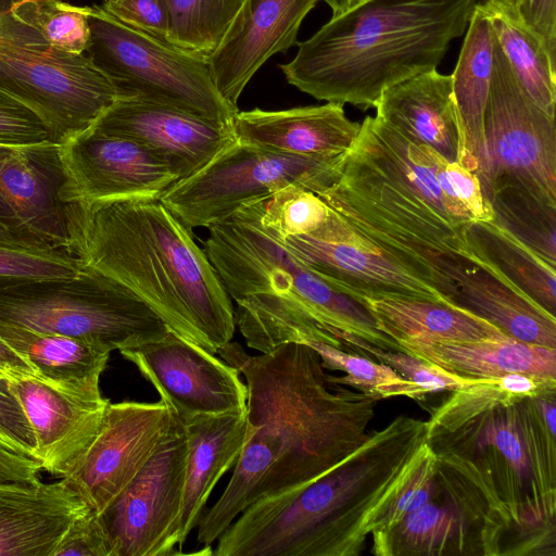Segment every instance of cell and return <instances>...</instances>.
<instances>
[{
	"instance_id": "obj_1",
	"label": "cell",
	"mask_w": 556,
	"mask_h": 556,
	"mask_svg": "<svg viewBox=\"0 0 556 556\" xmlns=\"http://www.w3.org/2000/svg\"><path fill=\"white\" fill-rule=\"evenodd\" d=\"M218 353L245 380L247 439L225 491L198 523L204 547L252 503L314 481L359 447L379 401L332 382L306 344L249 356L229 342Z\"/></svg>"
},
{
	"instance_id": "obj_2",
	"label": "cell",
	"mask_w": 556,
	"mask_h": 556,
	"mask_svg": "<svg viewBox=\"0 0 556 556\" xmlns=\"http://www.w3.org/2000/svg\"><path fill=\"white\" fill-rule=\"evenodd\" d=\"M555 395L493 409L428 441L440 493L465 522L473 554L555 551Z\"/></svg>"
},
{
	"instance_id": "obj_3",
	"label": "cell",
	"mask_w": 556,
	"mask_h": 556,
	"mask_svg": "<svg viewBox=\"0 0 556 556\" xmlns=\"http://www.w3.org/2000/svg\"><path fill=\"white\" fill-rule=\"evenodd\" d=\"M434 167L431 148L368 115L318 195L379 252L450 299L457 273L475 263L466 240L475 220L443 191Z\"/></svg>"
},
{
	"instance_id": "obj_4",
	"label": "cell",
	"mask_w": 556,
	"mask_h": 556,
	"mask_svg": "<svg viewBox=\"0 0 556 556\" xmlns=\"http://www.w3.org/2000/svg\"><path fill=\"white\" fill-rule=\"evenodd\" d=\"M427 420L397 416L329 471L248 506L216 556H356L425 456Z\"/></svg>"
},
{
	"instance_id": "obj_5",
	"label": "cell",
	"mask_w": 556,
	"mask_h": 556,
	"mask_svg": "<svg viewBox=\"0 0 556 556\" xmlns=\"http://www.w3.org/2000/svg\"><path fill=\"white\" fill-rule=\"evenodd\" d=\"M71 251L129 289L167 327L218 353L233 336L230 296L185 225L159 200L75 201Z\"/></svg>"
},
{
	"instance_id": "obj_6",
	"label": "cell",
	"mask_w": 556,
	"mask_h": 556,
	"mask_svg": "<svg viewBox=\"0 0 556 556\" xmlns=\"http://www.w3.org/2000/svg\"><path fill=\"white\" fill-rule=\"evenodd\" d=\"M477 0H359L334 14L294 58L287 81L317 100L375 108L382 92L437 70Z\"/></svg>"
},
{
	"instance_id": "obj_7",
	"label": "cell",
	"mask_w": 556,
	"mask_h": 556,
	"mask_svg": "<svg viewBox=\"0 0 556 556\" xmlns=\"http://www.w3.org/2000/svg\"><path fill=\"white\" fill-rule=\"evenodd\" d=\"M0 89L35 111L59 144L86 131L117 100L84 54L52 48L35 20V0L0 7Z\"/></svg>"
},
{
	"instance_id": "obj_8",
	"label": "cell",
	"mask_w": 556,
	"mask_h": 556,
	"mask_svg": "<svg viewBox=\"0 0 556 556\" xmlns=\"http://www.w3.org/2000/svg\"><path fill=\"white\" fill-rule=\"evenodd\" d=\"M0 323L112 351L163 338L169 328L119 282L87 267L74 277L0 285Z\"/></svg>"
},
{
	"instance_id": "obj_9",
	"label": "cell",
	"mask_w": 556,
	"mask_h": 556,
	"mask_svg": "<svg viewBox=\"0 0 556 556\" xmlns=\"http://www.w3.org/2000/svg\"><path fill=\"white\" fill-rule=\"evenodd\" d=\"M89 26L85 54L111 81L117 99L232 123L238 106L218 93L203 58L121 23L100 5L91 7Z\"/></svg>"
},
{
	"instance_id": "obj_10",
	"label": "cell",
	"mask_w": 556,
	"mask_h": 556,
	"mask_svg": "<svg viewBox=\"0 0 556 556\" xmlns=\"http://www.w3.org/2000/svg\"><path fill=\"white\" fill-rule=\"evenodd\" d=\"M204 252L236 302L253 295L280 296L332 326L349 321L355 313L354 300L333 289L261 226L251 203L208 227Z\"/></svg>"
},
{
	"instance_id": "obj_11",
	"label": "cell",
	"mask_w": 556,
	"mask_h": 556,
	"mask_svg": "<svg viewBox=\"0 0 556 556\" xmlns=\"http://www.w3.org/2000/svg\"><path fill=\"white\" fill-rule=\"evenodd\" d=\"M342 156L281 154L237 141L160 201L189 231L208 228L290 185L320 193L334 181Z\"/></svg>"
},
{
	"instance_id": "obj_12",
	"label": "cell",
	"mask_w": 556,
	"mask_h": 556,
	"mask_svg": "<svg viewBox=\"0 0 556 556\" xmlns=\"http://www.w3.org/2000/svg\"><path fill=\"white\" fill-rule=\"evenodd\" d=\"M483 135L476 175L486 201L495 190L513 186L556 205L555 117L523 91L496 38Z\"/></svg>"
},
{
	"instance_id": "obj_13",
	"label": "cell",
	"mask_w": 556,
	"mask_h": 556,
	"mask_svg": "<svg viewBox=\"0 0 556 556\" xmlns=\"http://www.w3.org/2000/svg\"><path fill=\"white\" fill-rule=\"evenodd\" d=\"M188 451L184 424L175 416L147 463L99 514L111 556L175 554L174 529L181 508Z\"/></svg>"
},
{
	"instance_id": "obj_14",
	"label": "cell",
	"mask_w": 556,
	"mask_h": 556,
	"mask_svg": "<svg viewBox=\"0 0 556 556\" xmlns=\"http://www.w3.org/2000/svg\"><path fill=\"white\" fill-rule=\"evenodd\" d=\"M281 241L333 289L363 306L387 299L454 305L437 285L379 252L332 208L328 222L315 236Z\"/></svg>"
},
{
	"instance_id": "obj_15",
	"label": "cell",
	"mask_w": 556,
	"mask_h": 556,
	"mask_svg": "<svg viewBox=\"0 0 556 556\" xmlns=\"http://www.w3.org/2000/svg\"><path fill=\"white\" fill-rule=\"evenodd\" d=\"M119 353L182 422L247 409L248 388L239 369L170 329L156 341Z\"/></svg>"
},
{
	"instance_id": "obj_16",
	"label": "cell",
	"mask_w": 556,
	"mask_h": 556,
	"mask_svg": "<svg viewBox=\"0 0 556 556\" xmlns=\"http://www.w3.org/2000/svg\"><path fill=\"white\" fill-rule=\"evenodd\" d=\"M174 421L161 400L110 402L96 439L63 480L100 514L138 473Z\"/></svg>"
},
{
	"instance_id": "obj_17",
	"label": "cell",
	"mask_w": 556,
	"mask_h": 556,
	"mask_svg": "<svg viewBox=\"0 0 556 556\" xmlns=\"http://www.w3.org/2000/svg\"><path fill=\"white\" fill-rule=\"evenodd\" d=\"M60 146L70 202L159 200L178 181L155 154L126 137L89 128Z\"/></svg>"
},
{
	"instance_id": "obj_18",
	"label": "cell",
	"mask_w": 556,
	"mask_h": 556,
	"mask_svg": "<svg viewBox=\"0 0 556 556\" xmlns=\"http://www.w3.org/2000/svg\"><path fill=\"white\" fill-rule=\"evenodd\" d=\"M90 128L146 147L178 181L198 173L237 142L231 124L135 100L117 99Z\"/></svg>"
},
{
	"instance_id": "obj_19",
	"label": "cell",
	"mask_w": 556,
	"mask_h": 556,
	"mask_svg": "<svg viewBox=\"0 0 556 556\" xmlns=\"http://www.w3.org/2000/svg\"><path fill=\"white\" fill-rule=\"evenodd\" d=\"M68 194L59 143L0 144V197L39 242L72 253Z\"/></svg>"
},
{
	"instance_id": "obj_20",
	"label": "cell",
	"mask_w": 556,
	"mask_h": 556,
	"mask_svg": "<svg viewBox=\"0 0 556 556\" xmlns=\"http://www.w3.org/2000/svg\"><path fill=\"white\" fill-rule=\"evenodd\" d=\"M323 0H245L226 36L205 60L218 93L237 106L269 58L298 42L305 16Z\"/></svg>"
},
{
	"instance_id": "obj_21",
	"label": "cell",
	"mask_w": 556,
	"mask_h": 556,
	"mask_svg": "<svg viewBox=\"0 0 556 556\" xmlns=\"http://www.w3.org/2000/svg\"><path fill=\"white\" fill-rule=\"evenodd\" d=\"M36 438L41 469L64 477L96 439L110 401L72 394L24 374H7Z\"/></svg>"
},
{
	"instance_id": "obj_22",
	"label": "cell",
	"mask_w": 556,
	"mask_h": 556,
	"mask_svg": "<svg viewBox=\"0 0 556 556\" xmlns=\"http://www.w3.org/2000/svg\"><path fill=\"white\" fill-rule=\"evenodd\" d=\"M231 125L240 143L275 153L317 157L344 155L361 131V123L351 121L343 104L333 102L278 111H238Z\"/></svg>"
},
{
	"instance_id": "obj_23",
	"label": "cell",
	"mask_w": 556,
	"mask_h": 556,
	"mask_svg": "<svg viewBox=\"0 0 556 556\" xmlns=\"http://www.w3.org/2000/svg\"><path fill=\"white\" fill-rule=\"evenodd\" d=\"M90 507L63 479L0 483V556H53L71 523Z\"/></svg>"
},
{
	"instance_id": "obj_24",
	"label": "cell",
	"mask_w": 556,
	"mask_h": 556,
	"mask_svg": "<svg viewBox=\"0 0 556 556\" xmlns=\"http://www.w3.org/2000/svg\"><path fill=\"white\" fill-rule=\"evenodd\" d=\"M376 117L417 146L463 165L465 139L457 114L452 76L437 70L386 89Z\"/></svg>"
},
{
	"instance_id": "obj_25",
	"label": "cell",
	"mask_w": 556,
	"mask_h": 556,
	"mask_svg": "<svg viewBox=\"0 0 556 556\" xmlns=\"http://www.w3.org/2000/svg\"><path fill=\"white\" fill-rule=\"evenodd\" d=\"M182 424L189 451L175 546L182 545L198 526L211 492L236 465L247 439L245 410L198 416Z\"/></svg>"
},
{
	"instance_id": "obj_26",
	"label": "cell",
	"mask_w": 556,
	"mask_h": 556,
	"mask_svg": "<svg viewBox=\"0 0 556 556\" xmlns=\"http://www.w3.org/2000/svg\"><path fill=\"white\" fill-rule=\"evenodd\" d=\"M451 302L517 341L556 349V316L476 263L454 279Z\"/></svg>"
},
{
	"instance_id": "obj_27",
	"label": "cell",
	"mask_w": 556,
	"mask_h": 556,
	"mask_svg": "<svg viewBox=\"0 0 556 556\" xmlns=\"http://www.w3.org/2000/svg\"><path fill=\"white\" fill-rule=\"evenodd\" d=\"M397 343L402 352L466 378L509 374L556 378V349L509 337L470 342Z\"/></svg>"
},
{
	"instance_id": "obj_28",
	"label": "cell",
	"mask_w": 556,
	"mask_h": 556,
	"mask_svg": "<svg viewBox=\"0 0 556 556\" xmlns=\"http://www.w3.org/2000/svg\"><path fill=\"white\" fill-rule=\"evenodd\" d=\"M0 338L51 387L72 394L101 393L100 377L111 352L77 338L1 323Z\"/></svg>"
},
{
	"instance_id": "obj_29",
	"label": "cell",
	"mask_w": 556,
	"mask_h": 556,
	"mask_svg": "<svg viewBox=\"0 0 556 556\" xmlns=\"http://www.w3.org/2000/svg\"><path fill=\"white\" fill-rule=\"evenodd\" d=\"M494 33L477 2L452 76L453 96L465 139L463 166L477 173L483 157V119L494 60Z\"/></svg>"
},
{
	"instance_id": "obj_30",
	"label": "cell",
	"mask_w": 556,
	"mask_h": 556,
	"mask_svg": "<svg viewBox=\"0 0 556 556\" xmlns=\"http://www.w3.org/2000/svg\"><path fill=\"white\" fill-rule=\"evenodd\" d=\"M364 306L379 329L396 342H470L507 337L489 321L452 304L387 299Z\"/></svg>"
},
{
	"instance_id": "obj_31",
	"label": "cell",
	"mask_w": 556,
	"mask_h": 556,
	"mask_svg": "<svg viewBox=\"0 0 556 556\" xmlns=\"http://www.w3.org/2000/svg\"><path fill=\"white\" fill-rule=\"evenodd\" d=\"M466 240L472 260L551 314L556 313V267L492 220L471 222Z\"/></svg>"
},
{
	"instance_id": "obj_32",
	"label": "cell",
	"mask_w": 556,
	"mask_h": 556,
	"mask_svg": "<svg viewBox=\"0 0 556 556\" xmlns=\"http://www.w3.org/2000/svg\"><path fill=\"white\" fill-rule=\"evenodd\" d=\"M553 394L556 378L525 374L472 378L433 408L427 420V439L451 434L493 409Z\"/></svg>"
},
{
	"instance_id": "obj_33",
	"label": "cell",
	"mask_w": 556,
	"mask_h": 556,
	"mask_svg": "<svg viewBox=\"0 0 556 556\" xmlns=\"http://www.w3.org/2000/svg\"><path fill=\"white\" fill-rule=\"evenodd\" d=\"M519 85L544 112L555 117L556 58L522 22L518 11L495 0L478 2Z\"/></svg>"
},
{
	"instance_id": "obj_34",
	"label": "cell",
	"mask_w": 556,
	"mask_h": 556,
	"mask_svg": "<svg viewBox=\"0 0 556 556\" xmlns=\"http://www.w3.org/2000/svg\"><path fill=\"white\" fill-rule=\"evenodd\" d=\"M372 536L379 556H441L470 554L467 527L447 503L430 501L407 514L394 528Z\"/></svg>"
},
{
	"instance_id": "obj_35",
	"label": "cell",
	"mask_w": 556,
	"mask_h": 556,
	"mask_svg": "<svg viewBox=\"0 0 556 556\" xmlns=\"http://www.w3.org/2000/svg\"><path fill=\"white\" fill-rule=\"evenodd\" d=\"M493 220L556 267V205L520 187H504L488 198Z\"/></svg>"
},
{
	"instance_id": "obj_36",
	"label": "cell",
	"mask_w": 556,
	"mask_h": 556,
	"mask_svg": "<svg viewBox=\"0 0 556 556\" xmlns=\"http://www.w3.org/2000/svg\"><path fill=\"white\" fill-rule=\"evenodd\" d=\"M168 42L206 60L231 27L245 0H167Z\"/></svg>"
},
{
	"instance_id": "obj_37",
	"label": "cell",
	"mask_w": 556,
	"mask_h": 556,
	"mask_svg": "<svg viewBox=\"0 0 556 556\" xmlns=\"http://www.w3.org/2000/svg\"><path fill=\"white\" fill-rule=\"evenodd\" d=\"M251 204L261 226L279 240L313 237L331 214V208L317 193L299 185L287 186Z\"/></svg>"
},
{
	"instance_id": "obj_38",
	"label": "cell",
	"mask_w": 556,
	"mask_h": 556,
	"mask_svg": "<svg viewBox=\"0 0 556 556\" xmlns=\"http://www.w3.org/2000/svg\"><path fill=\"white\" fill-rule=\"evenodd\" d=\"M306 345L316 351L325 369L345 372L340 377L329 375L337 384L353 387L378 400L406 396L417 401L425 397L417 387L383 363L323 342L312 341Z\"/></svg>"
},
{
	"instance_id": "obj_39",
	"label": "cell",
	"mask_w": 556,
	"mask_h": 556,
	"mask_svg": "<svg viewBox=\"0 0 556 556\" xmlns=\"http://www.w3.org/2000/svg\"><path fill=\"white\" fill-rule=\"evenodd\" d=\"M83 269L80 260L63 249L0 242V285L68 278Z\"/></svg>"
},
{
	"instance_id": "obj_40",
	"label": "cell",
	"mask_w": 556,
	"mask_h": 556,
	"mask_svg": "<svg viewBox=\"0 0 556 556\" xmlns=\"http://www.w3.org/2000/svg\"><path fill=\"white\" fill-rule=\"evenodd\" d=\"M334 337L343 350L346 349L359 355L367 354L377 362L390 366L405 380L417 387L425 396L430 393L451 392L472 379L452 374L402 351L380 349L351 334L337 332Z\"/></svg>"
},
{
	"instance_id": "obj_41",
	"label": "cell",
	"mask_w": 556,
	"mask_h": 556,
	"mask_svg": "<svg viewBox=\"0 0 556 556\" xmlns=\"http://www.w3.org/2000/svg\"><path fill=\"white\" fill-rule=\"evenodd\" d=\"M91 7L35 0L36 24L48 43L64 53L84 54L90 41Z\"/></svg>"
},
{
	"instance_id": "obj_42",
	"label": "cell",
	"mask_w": 556,
	"mask_h": 556,
	"mask_svg": "<svg viewBox=\"0 0 556 556\" xmlns=\"http://www.w3.org/2000/svg\"><path fill=\"white\" fill-rule=\"evenodd\" d=\"M440 494L437 481V457L429 447L421 462L402 486L387 511L378 520L374 532L394 528L407 514L435 500ZM372 532V533H374Z\"/></svg>"
},
{
	"instance_id": "obj_43",
	"label": "cell",
	"mask_w": 556,
	"mask_h": 556,
	"mask_svg": "<svg viewBox=\"0 0 556 556\" xmlns=\"http://www.w3.org/2000/svg\"><path fill=\"white\" fill-rule=\"evenodd\" d=\"M48 141H52V136L42 118L22 101L0 89V144L28 146Z\"/></svg>"
},
{
	"instance_id": "obj_44",
	"label": "cell",
	"mask_w": 556,
	"mask_h": 556,
	"mask_svg": "<svg viewBox=\"0 0 556 556\" xmlns=\"http://www.w3.org/2000/svg\"><path fill=\"white\" fill-rule=\"evenodd\" d=\"M100 5L121 23L168 42L170 12L167 0H102Z\"/></svg>"
},
{
	"instance_id": "obj_45",
	"label": "cell",
	"mask_w": 556,
	"mask_h": 556,
	"mask_svg": "<svg viewBox=\"0 0 556 556\" xmlns=\"http://www.w3.org/2000/svg\"><path fill=\"white\" fill-rule=\"evenodd\" d=\"M435 170L448 186L453 197L473 220H492L493 212L485 200L478 176L458 162H448L433 150Z\"/></svg>"
},
{
	"instance_id": "obj_46",
	"label": "cell",
	"mask_w": 556,
	"mask_h": 556,
	"mask_svg": "<svg viewBox=\"0 0 556 556\" xmlns=\"http://www.w3.org/2000/svg\"><path fill=\"white\" fill-rule=\"evenodd\" d=\"M0 438L12 450L36 459V438L23 407L0 371ZM37 460V459H36Z\"/></svg>"
},
{
	"instance_id": "obj_47",
	"label": "cell",
	"mask_w": 556,
	"mask_h": 556,
	"mask_svg": "<svg viewBox=\"0 0 556 556\" xmlns=\"http://www.w3.org/2000/svg\"><path fill=\"white\" fill-rule=\"evenodd\" d=\"M108 534L93 509L75 519L61 538L53 556H111Z\"/></svg>"
},
{
	"instance_id": "obj_48",
	"label": "cell",
	"mask_w": 556,
	"mask_h": 556,
	"mask_svg": "<svg viewBox=\"0 0 556 556\" xmlns=\"http://www.w3.org/2000/svg\"><path fill=\"white\" fill-rule=\"evenodd\" d=\"M517 11L522 22L556 58V0H519Z\"/></svg>"
},
{
	"instance_id": "obj_49",
	"label": "cell",
	"mask_w": 556,
	"mask_h": 556,
	"mask_svg": "<svg viewBox=\"0 0 556 556\" xmlns=\"http://www.w3.org/2000/svg\"><path fill=\"white\" fill-rule=\"evenodd\" d=\"M40 463L0 443V483L39 481Z\"/></svg>"
},
{
	"instance_id": "obj_50",
	"label": "cell",
	"mask_w": 556,
	"mask_h": 556,
	"mask_svg": "<svg viewBox=\"0 0 556 556\" xmlns=\"http://www.w3.org/2000/svg\"><path fill=\"white\" fill-rule=\"evenodd\" d=\"M0 242L46 245L39 242L0 197ZM49 247V245H47Z\"/></svg>"
},
{
	"instance_id": "obj_51",
	"label": "cell",
	"mask_w": 556,
	"mask_h": 556,
	"mask_svg": "<svg viewBox=\"0 0 556 556\" xmlns=\"http://www.w3.org/2000/svg\"><path fill=\"white\" fill-rule=\"evenodd\" d=\"M0 371L36 376L31 365L0 338Z\"/></svg>"
},
{
	"instance_id": "obj_52",
	"label": "cell",
	"mask_w": 556,
	"mask_h": 556,
	"mask_svg": "<svg viewBox=\"0 0 556 556\" xmlns=\"http://www.w3.org/2000/svg\"><path fill=\"white\" fill-rule=\"evenodd\" d=\"M495 1L517 10V5H518V1L519 0H495Z\"/></svg>"
},
{
	"instance_id": "obj_53",
	"label": "cell",
	"mask_w": 556,
	"mask_h": 556,
	"mask_svg": "<svg viewBox=\"0 0 556 556\" xmlns=\"http://www.w3.org/2000/svg\"><path fill=\"white\" fill-rule=\"evenodd\" d=\"M8 0H0V7L3 5Z\"/></svg>"
},
{
	"instance_id": "obj_54",
	"label": "cell",
	"mask_w": 556,
	"mask_h": 556,
	"mask_svg": "<svg viewBox=\"0 0 556 556\" xmlns=\"http://www.w3.org/2000/svg\"><path fill=\"white\" fill-rule=\"evenodd\" d=\"M0 443H2V444H4V445H7V444L1 440V438H0ZM7 446H8V445H7Z\"/></svg>"
}]
</instances>
